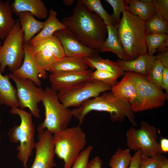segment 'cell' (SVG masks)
I'll use <instances>...</instances> for the list:
<instances>
[{"label": "cell", "mask_w": 168, "mask_h": 168, "mask_svg": "<svg viewBox=\"0 0 168 168\" xmlns=\"http://www.w3.org/2000/svg\"><path fill=\"white\" fill-rule=\"evenodd\" d=\"M160 149L162 153L168 152V139L167 138L161 139L159 143Z\"/></svg>", "instance_id": "cell-43"}, {"label": "cell", "mask_w": 168, "mask_h": 168, "mask_svg": "<svg viewBox=\"0 0 168 168\" xmlns=\"http://www.w3.org/2000/svg\"><path fill=\"white\" fill-rule=\"evenodd\" d=\"M38 141L35 143V155L31 168H53L56 165L53 136L46 129L37 128Z\"/></svg>", "instance_id": "cell-12"}, {"label": "cell", "mask_w": 168, "mask_h": 168, "mask_svg": "<svg viewBox=\"0 0 168 168\" xmlns=\"http://www.w3.org/2000/svg\"><path fill=\"white\" fill-rule=\"evenodd\" d=\"M127 10L144 21L156 12L152 0H126Z\"/></svg>", "instance_id": "cell-24"}, {"label": "cell", "mask_w": 168, "mask_h": 168, "mask_svg": "<svg viewBox=\"0 0 168 168\" xmlns=\"http://www.w3.org/2000/svg\"><path fill=\"white\" fill-rule=\"evenodd\" d=\"M1 122H2L1 119V118H0V125L1 124ZM1 139L0 137V142L1 141Z\"/></svg>", "instance_id": "cell-46"}, {"label": "cell", "mask_w": 168, "mask_h": 168, "mask_svg": "<svg viewBox=\"0 0 168 168\" xmlns=\"http://www.w3.org/2000/svg\"><path fill=\"white\" fill-rule=\"evenodd\" d=\"M142 153L140 150L135 152L132 158L128 168H139Z\"/></svg>", "instance_id": "cell-39"}, {"label": "cell", "mask_w": 168, "mask_h": 168, "mask_svg": "<svg viewBox=\"0 0 168 168\" xmlns=\"http://www.w3.org/2000/svg\"><path fill=\"white\" fill-rule=\"evenodd\" d=\"M105 1L113 8V12L110 16L118 24L120 20L121 13L125 10H127L128 4L126 0H105Z\"/></svg>", "instance_id": "cell-36"}, {"label": "cell", "mask_w": 168, "mask_h": 168, "mask_svg": "<svg viewBox=\"0 0 168 168\" xmlns=\"http://www.w3.org/2000/svg\"><path fill=\"white\" fill-rule=\"evenodd\" d=\"M10 112L12 114L18 115L20 118L21 123L19 125H15L9 129L8 137L12 142H20L16 148L18 151L17 157L23 167L27 168V162L35 147V127L32 115L18 108H11Z\"/></svg>", "instance_id": "cell-4"}, {"label": "cell", "mask_w": 168, "mask_h": 168, "mask_svg": "<svg viewBox=\"0 0 168 168\" xmlns=\"http://www.w3.org/2000/svg\"><path fill=\"white\" fill-rule=\"evenodd\" d=\"M58 92L46 87L42 102L44 108L45 118L37 128L46 129L52 134L68 128L73 117L72 110L65 108L60 102Z\"/></svg>", "instance_id": "cell-6"}, {"label": "cell", "mask_w": 168, "mask_h": 168, "mask_svg": "<svg viewBox=\"0 0 168 168\" xmlns=\"http://www.w3.org/2000/svg\"><path fill=\"white\" fill-rule=\"evenodd\" d=\"M10 79L8 75H3L0 69V105L18 108L16 90Z\"/></svg>", "instance_id": "cell-20"}, {"label": "cell", "mask_w": 168, "mask_h": 168, "mask_svg": "<svg viewBox=\"0 0 168 168\" xmlns=\"http://www.w3.org/2000/svg\"><path fill=\"white\" fill-rule=\"evenodd\" d=\"M8 75L15 83L20 109L24 110L28 108L32 115L39 118L40 110L38 104L42 102L44 89L36 86L30 80L20 77L12 73Z\"/></svg>", "instance_id": "cell-11"}, {"label": "cell", "mask_w": 168, "mask_h": 168, "mask_svg": "<svg viewBox=\"0 0 168 168\" xmlns=\"http://www.w3.org/2000/svg\"><path fill=\"white\" fill-rule=\"evenodd\" d=\"M48 17L44 21L42 29L28 43L31 44L37 41L49 38L53 35L56 32L67 28L58 20L57 13L56 11L51 8Z\"/></svg>", "instance_id": "cell-22"}, {"label": "cell", "mask_w": 168, "mask_h": 168, "mask_svg": "<svg viewBox=\"0 0 168 168\" xmlns=\"http://www.w3.org/2000/svg\"><path fill=\"white\" fill-rule=\"evenodd\" d=\"M90 10L96 13L102 19L106 26H116L117 23L103 7L100 0H81Z\"/></svg>", "instance_id": "cell-31"}, {"label": "cell", "mask_w": 168, "mask_h": 168, "mask_svg": "<svg viewBox=\"0 0 168 168\" xmlns=\"http://www.w3.org/2000/svg\"><path fill=\"white\" fill-rule=\"evenodd\" d=\"M111 91L115 96L128 102L130 104L136 95L135 87L133 82L125 74L121 80L112 87Z\"/></svg>", "instance_id": "cell-26"}, {"label": "cell", "mask_w": 168, "mask_h": 168, "mask_svg": "<svg viewBox=\"0 0 168 168\" xmlns=\"http://www.w3.org/2000/svg\"><path fill=\"white\" fill-rule=\"evenodd\" d=\"M18 16L24 33V42L28 43L42 29L44 21L37 20L30 13L27 12H21Z\"/></svg>", "instance_id": "cell-19"}, {"label": "cell", "mask_w": 168, "mask_h": 168, "mask_svg": "<svg viewBox=\"0 0 168 168\" xmlns=\"http://www.w3.org/2000/svg\"><path fill=\"white\" fill-rule=\"evenodd\" d=\"M92 69L80 72L50 73L49 79L51 88L57 92L82 82L92 79Z\"/></svg>", "instance_id": "cell-15"}, {"label": "cell", "mask_w": 168, "mask_h": 168, "mask_svg": "<svg viewBox=\"0 0 168 168\" xmlns=\"http://www.w3.org/2000/svg\"><path fill=\"white\" fill-rule=\"evenodd\" d=\"M23 47L24 57L23 63L12 73L20 77L30 80L36 86H40L41 82L40 78L46 79L47 73L37 63L30 44L24 43Z\"/></svg>", "instance_id": "cell-14"}, {"label": "cell", "mask_w": 168, "mask_h": 168, "mask_svg": "<svg viewBox=\"0 0 168 168\" xmlns=\"http://www.w3.org/2000/svg\"><path fill=\"white\" fill-rule=\"evenodd\" d=\"M84 58L65 56L56 60L48 69L50 73L58 72H80L89 69Z\"/></svg>", "instance_id": "cell-18"}, {"label": "cell", "mask_w": 168, "mask_h": 168, "mask_svg": "<svg viewBox=\"0 0 168 168\" xmlns=\"http://www.w3.org/2000/svg\"><path fill=\"white\" fill-rule=\"evenodd\" d=\"M61 22L79 41L95 49H99L107 36L106 25L96 13L77 0L72 13Z\"/></svg>", "instance_id": "cell-1"}, {"label": "cell", "mask_w": 168, "mask_h": 168, "mask_svg": "<svg viewBox=\"0 0 168 168\" xmlns=\"http://www.w3.org/2000/svg\"><path fill=\"white\" fill-rule=\"evenodd\" d=\"M32 51L38 64L46 71H48L57 60L51 50L47 48L35 50H32Z\"/></svg>", "instance_id": "cell-32"}, {"label": "cell", "mask_w": 168, "mask_h": 168, "mask_svg": "<svg viewBox=\"0 0 168 168\" xmlns=\"http://www.w3.org/2000/svg\"><path fill=\"white\" fill-rule=\"evenodd\" d=\"M93 149L92 146H88L80 154L71 168H87L89 158Z\"/></svg>", "instance_id": "cell-37"}, {"label": "cell", "mask_w": 168, "mask_h": 168, "mask_svg": "<svg viewBox=\"0 0 168 168\" xmlns=\"http://www.w3.org/2000/svg\"><path fill=\"white\" fill-rule=\"evenodd\" d=\"M53 136L55 154L63 161V168H71L86 145V133L78 125L68 127Z\"/></svg>", "instance_id": "cell-5"}, {"label": "cell", "mask_w": 168, "mask_h": 168, "mask_svg": "<svg viewBox=\"0 0 168 168\" xmlns=\"http://www.w3.org/2000/svg\"><path fill=\"white\" fill-rule=\"evenodd\" d=\"M132 158L130 149L119 147L111 158L109 166L110 168H128Z\"/></svg>", "instance_id": "cell-30"}, {"label": "cell", "mask_w": 168, "mask_h": 168, "mask_svg": "<svg viewBox=\"0 0 168 168\" xmlns=\"http://www.w3.org/2000/svg\"><path fill=\"white\" fill-rule=\"evenodd\" d=\"M92 111L109 113L112 122H122L126 118L133 126L137 127L134 113L130 103L116 97L111 91L104 92L72 110L73 116L79 121V126L83 123L86 116Z\"/></svg>", "instance_id": "cell-2"}, {"label": "cell", "mask_w": 168, "mask_h": 168, "mask_svg": "<svg viewBox=\"0 0 168 168\" xmlns=\"http://www.w3.org/2000/svg\"><path fill=\"white\" fill-rule=\"evenodd\" d=\"M54 35L60 42L66 56L84 58L100 56L98 50L82 44L67 28L57 31Z\"/></svg>", "instance_id": "cell-13"}, {"label": "cell", "mask_w": 168, "mask_h": 168, "mask_svg": "<svg viewBox=\"0 0 168 168\" xmlns=\"http://www.w3.org/2000/svg\"><path fill=\"white\" fill-rule=\"evenodd\" d=\"M112 86L92 79L65 88L58 93L59 100L66 108L78 107L86 100L111 91Z\"/></svg>", "instance_id": "cell-9"}, {"label": "cell", "mask_w": 168, "mask_h": 168, "mask_svg": "<svg viewBox=\"0 0 168 168\" xmlns=\"http://www.w3.org/2000/svg\"><path fill=\"white\" fill-rule=\"evenodd\" d=\"M162 88L166 91L168 98V68L163 67L162 77Z\"/></svg>", "instance_id": "cell-41"}, {"label": "cell", "mask_w": 168, "mask_h": 168, "mask_svg": "<svg viewBox=\"0 0 168 168\" xmlns=\"http://www.w3.org/2000/svg\"><path fill=\"white\" fill-rule=\"evenodd\" d=\"M2 45L1 44V42L0 41V48H1V46H2Z\"/></svg>", "instance_id": "cell-47"}, {"label": "cell", "mask_w": 168, "mask_h": 168, "mask_svg": "<svg viewBox=\"0 0 168 168\" xmlns=\"http://www.w3.org/2000/svg\"><path fill=\"white\" fill-rule=\"evenodd\" d=\"M161 168H168V160L167 159L163 164Z\"/></svg>", "instance_id": "cell-45"}, {"label": "cell", "mask_w": 168, "mask_h": 168, "mask_svg": "<svg viewBox=\"0 0 168 168\" xmlns=\"http://www.w3.org/2000/svg\"><path fill=\"white\" fill-rule=\"evenodd\" d=\"M145 24L147 35L168 33V22L156 12L145 21Z\"/></svg>", "instance_id": "cell-29"}, {"label": "cell", "mask_w": 168, "mask_h": 168, "mask_svg": "<svg viewBox=\"0 0 168 168\" xmlns=\"http://www.w3.org/2000/svg\"><path fill=\"white\" fill-rule=\"evenodd\" d=\"M122 13V18L116 27L127 60H132L140 55L147 54L146 38L147 34L144 21L127 10Z\"/></svg>", "instance_id": "cell-3"}, {"label": "cell", "mask_w": 168, "mask_h": 168, "mask_svg": "<svg viewBox=\"0 0 168 168\" xmlns=\"http://www.w3.org/2000/svg\"><path fill=\"white\" fill-rule=\"evenodd\" d=\"M156 59V56H150L146 54L140 55L133 60L119 59L116 62L124 72H133L145 77Z\"/></svg>", "instance_id": "cell-16"}, {"label": "cell", "mask_w": 168, "mask_h": 168, "mask_svg": "<svg viewBox=\"0 0 168 168\" xmlns=\"http://www.w3.org/2000/svg\"><path fill=\"white\" fill-rule=\"evenodd\" d=\"M168 34L147 35L146 38L147 54L152 56L157 51L159 52L168 49Z\"/></svg>", "instance_id": "cell-28"}, {"label": "cell", "mask_w": 168, "mask_h": 168, "mask_svg": "<svg viewBox=\"0 0 168 168\" xmlns=\"http://www.w3.org/2000/svg\"><path fill=\"white\" fill-rule=\"evenodd\" d=\"M107 36L105 40L101 44L99 50L101 52H111L116 54L121 59L128 60L119 39L116 26H106Z\"/></svg>", "instance_id": "cell-21"}, {"label": "cell", "mask_w": 168, "mask_h": 168, "mask_svg": "<svg viewBox=\"0 0 168 168\" xmlns=\"http://www.w3.org/2000/svg\"><path fill=\"white\" fill-rule=\"evenodd\" d=\"M156 56L163 67L168 68V49L159 51Z\"/></svg>", "instance_id": "cell-40"}, {"label": "cell", "mask_w": 168, "mask_h": 168, "mask_svg": "<svg viewBox=\"0 0 168 168\" xmlns=\"http://www.w3.org/2000/svg\"><path fill=\"white\" fill-rule=\"evenodd\" d=\"M103 162L100 156L95 157L89 161L87 168H102Z\"/></svg>", "instance_id": "cell-42"}, {"label": "cell", "mask_w": 168, "mask_h": 168, "mask_svg": "<svg viewBox=\"0 0 168 168\" xmlns=\"http://www.w3.org/2000/svg\"><path fill=\"white\" fill-rule=\"evenodd\" d=\"M152 2L156 12L168 22V0H152Z\"/></svg>", "instance_id": "cell-38"}, {"label": "cell", "mask_w": 168, "mask_h": 168, "mask_svg": "<svg viewBox=\"0 0 168 168\" xmlns=\"http://www.w3.org/2000/svg\"><path fill=\"white\" fill-rule=\"evenodd\" d=\"M74 0H63V2L65 5L67 6H71L74 2Z\"/></svg>", "instance_id": "cell-44"}, {"label": "cell", "mask_w": 168, "mask_h": 168, "mask_svg": "<svg viewBox=\"0 0 168 168\" xmlns=\"http://www.w3.org/2000/svg\"><path fill=\"white\" fill-rule=\"evenodd\" d=\"M120 77L113 73L96 70L92 71L91 78L92 79L102 82L112 87L118 83L117 79Z\"/></svg>", "instance_id": "cell-35"}, {"label": "cell", "mask_w": 168, "mask_h": 168, "mask_svg": "<svg viewBox=\"0 0 168 168\" xmlns=\"http://www.w3.org/2000/svg\"><path fill=\"white\" fill-rule=\"evenodd\" d=\"M13 13L10 2L0 0V39L2 40L8 35L16 23Z\"/></svg>", "instance_id": "cell-23"}, {"label": "cell", "mask_w": 168, "mask_h": 168, "mask_svg": "<svg viewBox=\"0 0 168 168\" xmlns=\"http://www.w3.org/2000/svg\"><path fill=\"white\" fill-rule=\"evenodd\" d=\"M11 6L13 12L17 15L27 12L42 19H45L48 15V10L41 0H15Z\"/></svg>", "instance_id": "cell-17"}, {"label": "cell", "mask_w": 168, "mask_h": 168, "mask_svg": "<svg viewBox=\"0 0 168 168\" xmlns=\"http://www.w3.org/2000/svg\"><path fill=\"white\" fill-rule=\"evenodd\" d=\"M24 43L23 32L18 20L0 49V69L2 73L6 67L12 72L21 65L24 57Z\"/></svg>", "instance_id": "cell-10"}, {"label": "cell", "mask_w": 168, "mask_h": 168, "mask_svg": "<svg viewBox=\"0 0 168 168\" xmlns=\"http://www.w3.org/2000/svg\"><path fill=\"white\" fill-rule=\"evenodd\" d=\"M167 159L161 154L149 157L142 154L139 168H161Z\"/></svg>", "instance_id": "cell-34"}, {"label": "cell", "mask_w": 168, "mask_h": 168, "mask_svg": "<svg viewBox=\"0 0 168 168\" xmlns=\"http://www.w3.org/2000/svg\"><path fill=\"white\" fill-rule=\"evenodd\" d=\"M30 45L32 50L44 48L50 49L57 60L66 56L60 42L54 35L49 38L37 41Z\"/></svg>", "instance_id": "cell-27"}, {"label": "cell", "mask_w": 168, "mask_h": 168, "mask_svg": "<svg viewBox=\"0 0 168 168\" xmlns=\"http://www.w3.org/2000/svg\"><path fill=\"white\" fill-rule=\"evenodd\" d=\"M157 134L156 127L142 121L139 128L132 126L126 132L128 148L135 151L140 150L142 155L149 157L161 154Z\"/></svg>", "instance_id": "cell-8"}, {"label": "cell", "mask_w": 168, "mask_h": 168, "mask_svg": "<svg viewBox=\"0 0 168 168\" xmlns=\"http://www.w3.org/2000/svg\"><path fill=\"white\" fill-rule=\"evenodd\" d=\"M133 82L136 95L130 104L134 113L157 109L162 106L167 99L162 90L149 82L146 77L133 72H125Z\"/></svg>", "instance_id": "cell-7"}, {"label": "cell", "mask_w": 168, "mask_h": 168, "mask_svg": "<svg viewBox=\"0 0 168 168\" xmlns=\"http://www.w3.org/2000/svg\"><path fill=\"white\" fill-rule=\"evenodd\" d=\"M163 66L158 59L155 60L147 76V80L159 89L162 90V77Z\"/></svg>", "instance_id": "cell-33"}, {"label": "cell", "mask_w": 168, "mask_h": 168, "mask_svg": "<svg viewBox=\"0 0 168 168\" xmlns=\"http://www.w3.org/2000/svg\"><path fill=\"white\" fill-rule=\"evenodd\" d=\"M86 63L92 70L103 71L110 72L118 75L119 77L124 76L125 72L121 69L116 62L108 59H104L100 56L84 58Z\"/></svg>", "instance_id": "cell-25"}]
</instances>
